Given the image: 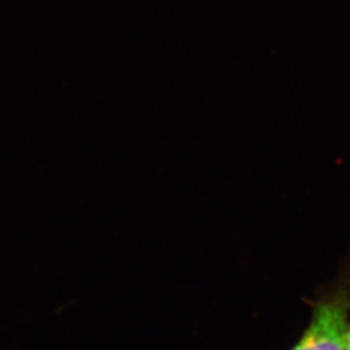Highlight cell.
I'll return each instance as SVG.
<instances>
[{
  "label": "cell",
  "mask_w": 350,
  "mask_h": 350,
  "mask_svg": "<svg viewBox=\"0 0 350 350\" xmlns=\"http://www.w3.org/2000/svg\"><path fill=\"white\" fill-rule=\"evenodd\" d=\"M349 305L344 293L319 301L308 329L291 350H347Z\"/></svg>",
  "instance_id": "1"
},
{
  "label": "cell",
  "mask_w": 350,
  "mask_h": 350,
  "mask_svg": "<svg viewBox=\"0 0 350 350\" xmlns=\"http://www.w3.org/2000/svg\"><path fill=\"white\" fill-rule=\"evenodd\" d=\"M347 350H350V328L347 331Z\"/></svg>",
  "instance_id": "2"
}]
</instances>
